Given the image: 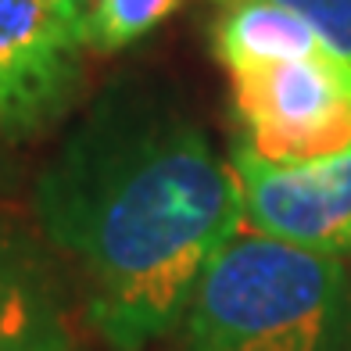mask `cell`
I'll use <instances>...</instances> for the list:
<instances>
[{
	"mask_svg": "<svg viewBox=\"0 0 351 351\" xmlns=\"http://www.w3.org/2000/svg\"><path fill=\"white\" fill-rule=\"evenodd\" d=\"M33 212L115 351H147L180 326L204 265L244 226L233 165L194 122L130 86L104 90L61 140Z\"/></svg>",
	"mask_w": 351,
	"mask_h": 351,
	"instance_id": "6da1fadb",
	"label": "cell"
},
{
	"mask_svg": "<svg viewBox=\"0 0 351 351\" xmlns=\"http://www.w3.org/2000/svg\"><path fill=\"white\" fill-rule=\"evenodd\" d=\"M180 326V351H351V276L337 254L241 226Z\"/></svg>",
	"mask_w": 351,
	"mask_h": 351,
	"instance_id": "7a4b0ae2",
	"label": "cell"
},
{
	"mask_svg": "<svg viewBox=\"0 0 351 351\" xmlns=\"http://www.w3.org/2000/svg\"><path fill=\"white\" fill-rule=\"evenodd\" d=\"M233 108L251 154L276 165L319 162L351 147V61L315 51L294 61L230 69Z\"/></svg>",
	"mask_w": 351,
	"mask_h": 351,
	"instance_id": "3957f363",
	"label": "cell"
},
{
	"mask_svg": "<svg viewBox=\"0 0 351 351\" xmlns=\"http://www.w3.org/2000/svg\"><path fill=\"white\" fill-rule=\"evenodd\" d=\"M233 172L247 230L337 258L351 251V147L298 165H276L237 147Z\"/></svg>",
	"mask_w": 351,
	"mask_h": 351,
	"instance_id": "277c9868",
	"label": "cell"
},
{
	"mask_svg": "<svg viewBox=\"0 0 351 351\" xmlns=\"http://www.w3.org/2000/svg\"><path fill=\"white\" fill-rule=\"evenodd\" d=\"M83 47L51 0H0V133H33L69 108Z\"/></svg>",
	"mask_w": 351,
	"mask_h": 351,
	"instance_id": "5b68a950",
	"label": "cell"
},
{
	"mask_svg": "<svg viewBox=\"0 0 351 351\" xmlns=\"http://www.w3.org/2000/svg\"><path fill=\"white\" fill-rule=\"evenodd\" d=\"M0 351H75L51 262L8 222H0Z\"/></svg>",
	"mask_w": 351,
	"mask_h": 351,
	"instance_id": "8992f818",
	"label": "cell"
},
{
	"mask_svg": "<svg viewBox=\"0 0 351 351\" xmlns=\"http://www.w3.org/2000/svg\"><path fill=\"white\" fill-rule=\"evenodd\" d=\"M323 51L315 29L273 0H237L215 25V54L230 69L258 61H294ZM330 51V47H326Z\"/></svg>",
	"mask_w": 351,
	"mask_h": 351,
	"instance_id": "52a82bcc",
	"label": "cell"
},
{
	"mask_svg": "<svg viewBox=\"0 0 351 351\" xmlns=\"http://www.w3.org/2000/svg\"><path fill=\"white\" fill-rule=\"evenodd\" d=\"M183 0H101L86 29V47L93 51H122L162 25Z\"/></svg>",
	"mask_w": 351,
	"mask_h": 351,
	"instance_id": "ba28073f",
	"label": "cell"
},
{
	"mask_svg": "<svg viewBox=\"0 0 351 351\" xmlns=\"http://www.w3.org/2000/svg\"><path fill=\"white\" fill-rule=\"evenodd\" d=\"M301 14L337 58L351 61V0H273Z\"/></svg>",
	"mask_w": 351,
	"mask_h": 351,
	"instance_id": "9c48e42d",
	"label": "cell"
},
{
	"mask_svg": "<svg viewBox=\"0 0 351 351\" xmlns=\"http://www.w3.org/2000/svg\"><path fill=\"white\" fill-rule=\"evenodd\" d=\"M51 4L65 14V19L83 33V40H86V29H90V22H93V11H97V4L101 0H51Z\"/></svg>",
	"mask_w": 351,
	"mask_h": 351,
	"instance_id": "30bf717a",
	"label": "cell"
},
{
	"mask_svg": "<svg viewBox=\"0 0 351 351\" xmlns=\"http://www.w3.org/2000/svg\"><path fill=\"white\" fill-rule=\"evenodd\" d=\"M222 4H237V0H222Z\"/></svg>",
	"mask_w": 351,
	"mask_h": 351,
	"instance_id": "8fae6325",
	"label": "cell"
}]
</instances>
